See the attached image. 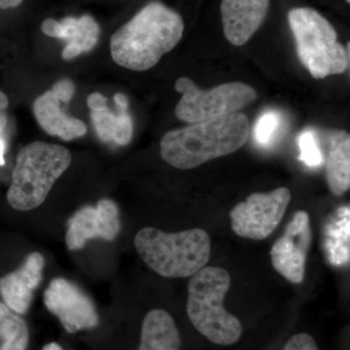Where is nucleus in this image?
Returning <instances> with one entry per match:
<instances>
[{
	"label": "nucleus",
	"instance_id": "29",
	"mask_svg": "<svg viewBox=\"0 0 350 350\" xmlns=\"http://www.w3.org/2000/svg\"><path fill=\"white\" fill-rule=\"evenodd\" d=\"M114 100L116 103L118 108H124V109H128L129 108V100L126 98L125 94L121 93H117L114 96Z\"/></svg>",
	"mask_w": 350,
	"mask_h": 350
},
{
	"label": "nucleus",
	"instance_id": "30",
	"mask_svg": "<svg viewBox=\"0 0 350 350\" xmlns=\"http://www.w3.org/2000/svg\"><path fill=\"white\" fill-rule=\"evenodd\" d=\"M2 133H0V165H4L5 160H4V153H5V142L2 138Z\"/></svg>",
	"mask_w": 350,
	"mask_h": 350
},
{
	"label": "nucleus",
	"instance_id": "2",
	"mask_svg": "<svg viewBox=\"0 0 350 350\" xmlns=\"http://www.w3.org/2000/svg\"><path fill=\"white\" fill-rule=\"evenodd\" d=\"M250 129L247 116L239 112L191 124L163 135L161 156L175 169H195L238 151L250 138Z\"/></svg>",
	"mask_w": 350,
	"mask_h": 350
},
{
	"label": "nucleus",
	"instance_id": "10",
	"mask_svg": "<svg viewBox=\"0 0 350 350\" xmlns=\"http://www.w3.org/2000/svg\"><path fill=\"white\" fill-rule=\"evenodd\" d=\"M310 243V216L306 211H297L269 252L273 268L288 282L295 284L304 282Z\"/></svg>",
	"mask_w": 350,
	"mask_h": 350
},
{
	"label": "nucleus",
	"instance_id": "11",
	"mask_svg": "<svg viewBox=\"0 0 350 350\" xmlns=\"http://www.w3.org/2000/svg\"><path fill=\"white\" fill-rule=\"evenodd\" d=\"M120 230L118 206L111 200H100L96 206L83 207L69 219L66 245L69 250H78L92 239L111 241L118 236Z\"/></svg>",
	"mask_w": 350,
	"mask_h": 350
},
{
	"label": "nucleus",
	"instance_id": "6",
	"mask_svg": "<svg viewBox=\"0 0 350 350\" xmlns=\"http://www.w3.org/2000/svg\"><path fill=\"white\" fill-rule=\"evenodd\" d=\"M288 23L296 42L299 59L314 79L342 75L349 64L347 48L338 41L335 27L310 7H297L288 13Z\"/></svg>",
	"mask_w": 350,
	"mask_h": 350
},
{
	"label": "nucleus",
	"instance_id": "21",
	"mask_svg": "<svg viewBox=\"0 0 350 350\" xmlns=\"http://www.w3.org/2000/svg\"><path fill=\"white\" fill-rule=\"evenodd\" d=\"M298 145L300 149L299 160L305 163L306 167L314 169L324 163V155L314 131L312 130L301 131L298 137Z\"/></svg>",
	"mask_w": 350,
	"mask_h": 350
},
{
	"label": "nucleus",
	"instance_id": "22",
	"mask_svg": "<svg viewBox=\"0 0 350 350\" xmlns=\"http://www.w3.org/2000/svg\"><path fill=\"white\" fill-rule=\"evenodd\" d=\"M91 119L96 135L101 142L105 144L113 142L117 125V114L107 107L100 110H91Z\"/></svg>",
	"mask_w": 350,
	"mask_h": 350
},
{
	"label": "nucleus",
	"instance_id": "28",
	"mask_svg": "<svg viewBox=\"0 0 350 350\" xmlns=\"http://www.w3.org/2000/svg\"><path fill=\"white\" fill-rule=\"evenodd\" d=\"M25 0H0V8L12 9L21 5Z\"/></svg>",
	"mask_w": 350,
	"mask_h": 350
},
{
	"label": "nucleus",
	"instance_id": "3",
	"mask_svg": "<svg viewBox=\"0 0 350 350\" xmlns=\"http://www.w3.org/2000/svg\"><path fill=\"white\" fill-rule=\"evenodd\" d=\"M135 246L149 268L163 278H191L209 261L211 241L204 230L165 232L155 228L140 230Z\"/></svg>",
	"mask_w": 350,
	"mask_h": 350
},
{
	"label": "nucleus",
	"instance_id": "32",
	"mask_svg": "<svg viewBox=\"0 0 350 350\" xmlns=\"http://www.w3.org/2000/svg\"><path fill=\"white\" fill-rule=\"evenodd\" d=\"M345 1H347V3H350V0H345Z\"/></svg>",
	"mask_w": 350,
	"mask_h": 350
},
{
	"label": "nucleus",
	"instance_id": "9",
	"mask_svg": "<svg viewBox=\"0 0 350 350\" xmlns=\"http://www.w3.org/2000/svg\"><path fill=\"white\" fill-rule=\"evenodd\" d=\"M44 304L70 334L94 328L100 321L93 301L66 278L51 282L44 292Z\"/></svg>",
	"mask_w": 350,
	"mask_h": 350
},
{
	"label": "nucleus",
	"instance_id": "31",
	"mask_svg": "<svg viewBox=\"0 0 350 350\" xmlns=\"http://www.w3.org/2000/svg\"><path fill=\"white\" fill-rule=\"evenodd\" d=\"M41 350H64L61 345L56 344V342H51V344L46 345Z\"/></svg>",
	"mask_w": 350,
	"mask_h": 350
},
{
	"label": "nucleus",
	"instance_id": "13",
	"mask_svg": "<svg viewBox=\"0 0 350 350\" xmlns=\"http://www.w3.org/2000/svg\"><path fill=\"white\" fill-rule=\"evenodd\" d=\"M44 266L42 255L33 252L17 271L0 278V295L4 304L14 312L25 314L31 308L33 292L42 280Z\"/></svg>",
	"mask_w": 350,
	"mask_h": 350
},
{
	"label": "nucleus",
	"instance_id": "4",
	"mask_svg": "<svg viewBox=\"0 0 350 350\" xmlns=\"http://www.w3.org/2000/svg\"><path fill=\"white\" fill-rule=\"evenodd\" d=\"M231 286V276L224 269L204 267L191 276L188 284L187 313L193 325L216 345L238 342L243 325L223 306Z\"/></svg>",
	"mask_w": 350,
	"mask_h": 350
},
{
	"label": "nucleus",
	"instance_id": "24",
	"mask_svg": "<svg viewBox=\"0 0 350 350\" xmlns=\"http://www.w3.org/2000/svg\"><path fill=\"white\" fill-rule=\"evenodd\" d=\"M283 350H319V347L312 336L301 333L290 338Z\"/></svg>",
	"mask_w": 350,
	"mask_h": 350
},
{
	"label": "nucleus",
	"instance_id": "17",
	"mask_svg": "<svg viewBox=\"0 0 350 350\" xmlns=\"http://www.w3.org/2000/svg\"><path fill=\"white\" fill-rule=\"evenodd\" d=\"M181 338L174 319L163 310L147 313L138 350H180Z\"/></svg>",
	"mask_w": 350,
	"mask_h": 350
},
{
	"label": "nucleus",
	"instance_id": "7",
	"mask_svg": "<svg viewBox=\"0 0 350 350\" xmlns=\"http://www.w3.org/2000/svg\"><path fill=\"white\" fill-rule=\"evenodd\" d=\"M174 88L182 94L175 115L188 124L234 114L258 98L257 92L243 82L225 83L213 89L202 90L189 78L180 77Z\"/></svg>",
	"mask_w": 350,
	"mask_h": 350
},
{
	"label": "nucleus",
	"instance_id": "14",
	"mask_svg": "<svg viewBox=\"0 0 350 350\" xmlns=\"http://www.w3.org/2000/svg\"><path fill=\"white\" fill-rule=\"evenodd\" d=\"M41 29L49 38L63 39L68 42L63 50L66 61H71L83 53L93 50L100 36V25L91 15L66 17L61 22L46 19Z\"/></svg>",
	"mask_w": 350,
	"mask_h": 350
},
{
	"label": "nucleus",
	"instance_id": "20",
	"mask_svg": "<svg viewBox=\"0 0 350 350\" xmlns=\"http://www.w3.org/2000/svg\"><path fill=\"white\" fill-rule=\"evenodd\" d=\"M282 125V116L273 110L265 112L253 128V137L259 146L268 148L275 142Z\"/></svg>",
	"mask_w": 350,
	"mask_h": 350
},
{
	"label": "nucleus",
	"instance_id": "26",
	"mask_svg": "<svg viewBox=\"0 0 350 350\" xmlns=\"http://www.w3.org/2000/svg\"><path fill=\"white\" fill-rule=\"evenodd\" d=\"M87 105L91 110L103 109L107 107V98L100 93H93L88 96Z\"/></svg>",
	"mask_w": 350,
	"mask_h": 350
},
{
	"label": "nucleus",
	"instance_id": "1",
	"mask_svg": "<svg viewBox=\"0 0 350 350\" xmlns=\"http://www.w3.org/2000/svg\"><path fill=\"white\" fill-rule=\"evenodd\" d=\"M184 27L180 14L152 1L110 38L113 61L131 70H148L180 42Z\"/></svg>",
	"mask_w": 350,
	"mask_h": 350
},
{
	"label": "nucleus",
	"instance_id": "12",
	"mask_svg": "<svg viewBox=\"0 0 350 350\" xmlns=\"http://www.w3.org/2000/svg\"><path fill=\"white\" fill-rule=\"evenodd\" d=\"M269 9V0H222L225 38L234 46L247 43L266 20Z\"/></svg>",
	"mask_w": 350,
	"mask_h": 350
},
{
	"label": "nucleus",
	"instance_id": "15",
	"mask_svg": "<svg viewBox=\"0 0 350 350\" xmlns=\"http://www.w3.org/2000/svg\"><path fill=\"white\" fill-rule=\"evenodd\" d=\"M61 98L54 92L47 91L33 103V113L39 125L48 135L66 142L86 135L87 126L81 120L72 118L62 109Z\"/></svg>",
	"mask_w": 350,
	"mask_h": 350
},
{
	"label": "nucleus",
	"instance_id": "16",
	"mask_svg": "<svg viewBox=\"0 0 350 350\" xmlns=\"http://www.w3.org/2000/svg\"><path fill=\"white\" fill-rule=\"evenodd\" d=\"M326 178L334 195L342 196L350 187V137L345 131H333L328 138Z\"/></svg>",
	"mask_w": 350,
	"mask_h": 350
},
{
	"label": "nucleus",
	"instance_id": "23",
	"mask_svg": "<svg viewBox=\"0 0 350 350\" xmlns=\"http://www.w3.org/2000/svg\"><path fill=\"white\" fill-rule=\"evenodd\" d=\"M118 111L113 142L120 146H125L130 144L131 137H133V120H131V115L129 114L128 109L118 108Z\"/></svg>",
	"mask_w": 350,
	"mask_h": 350
},
{
	"label": "nucleus",
	"instance_id": "19",
	"mask_svg": "<svg viewBox=\"0 0 350 350\" xmlns=\"http://www.w3.org/2000/svg\"><path fill=\"white\" fill-rule=\"evenodd\" d=\"M0 338L3 340L0 350H27L29 329L24 319L0 301Z\"/></svg>",
	"mask_w": 350,
	"mask_h": 350
},
{
	"label": "nucleus",
	"instance_id": "27",
	"mask_svg": "<svg viewBox=\"0 0 350 350\" xmlns=\"http://www.w3.org/2000/svg\"><path fill=\"white\" fill-rule=\"evenodd\" d=\"M9 105L8 98L3 92L0 91V133H3L7 124L6 109Z\"/></svg>",
	"mask_w": 350,
	"mask_h": 350
},
{
	"label": "nucleus",
	"instance_id": "18",
	"mask_svg": "<svg viewBox=\"0 0 350 350\" xmlns=\"http://www.w3.org/2000/svg\"><path fill=\"white\" fill-rule=\"evenodd\" d=\"M323 248L327 260L335 267H345L350 261V208H338L324 227Z\"/></svg>",
	"mask_w": 350,
	"mask_h": 350
},
{
	"label": "nucleus",
	"instance_id": "5",
	"mask_svg": "<svg viewBox=\"0 0 350 350\" xmlns=\"http://www.w3.org/2000/svg\"><path fill=\"white\" fill-rule=\"evenodd\" d=\"M70 152L61 145L34 142L18 153L7 200L16 211H29L42 204L55 182L68 170Z\"/></svg>",
	"mask_w": 350,
	"mask_h": 350
},
{
	"label": "nucleus",
	"instance_id": "25",
	"mask_svg": "<svg viewBox=\"0 0 350 350\" xmlns=\"http://www.w3.org/2000/svg\"><path fill=\"white\" fill-rule=\"evenodd\" d=\"M52 91L61 98L64 103H68L75 94V86L71 80L63 79L53 86Z\"/></svg>",
	"mask_w": 350,
	"mask_h": 350
},
{
	"label": "nucleus",
	"instance_id": "8",
	"mask_svg": "<svg viewBox=\"0 0 350 350\" xmlns=\"http://www.w3.org/2000/svg\"><path fill=\"white\" fill-rule=\"evenodd\" d=\"M290 200L291 193L284 187L269 193H253L232 209V231L254 241L268 238L282 222Z\"/></svg>",
	"mask_w": 350,
	"mask_h": 350
}]
</instances>
